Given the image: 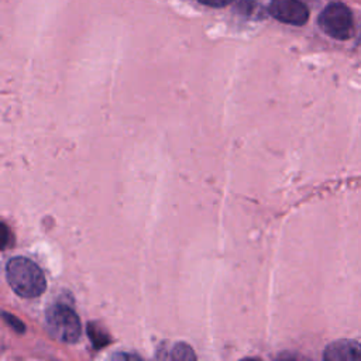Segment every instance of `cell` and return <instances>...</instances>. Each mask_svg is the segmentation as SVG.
I'll return each mask as SVG.
<instances>
[{
  "label": "cell",
  "instance_id": "cell-1",
  "mask_svg": "<svg viewBox=\"0 0 361 361\" xmlns=\"http://www.w3.org/2000/svg\"><path fill=\"white\" fill-rule=\"evenodd\" d=\"M6 278L14 293L25 299L39 296L47 288L41 268L24 257H14L7 262Z\"/></svg>",
  "mask_w": 361,
  "mask_h": 361
},
{
  "label": "cell",
  "instance_id": "cell-2",
  "mask_svg": "<svg viewBox=\"0 0 361 361\" xmlns=\"http://www.w3.org/2000/svg\"><path fill=\"white\" fill-rule=\"evenodd\" d=\"M45 329L48 334L66 344L78 343L80 338V320L68 305L55 303L45 313Z\"/></svg>",
  "mask_w": 361,
  "mask_h": 361
},
{
  "label": "cell",
  "instance_id": "cell-7",
  "mask_svg": "<svg viewBox=\"0 0 361 361\" xmlns=\"http://www.w3.org/2000/svg\"><path fill=\"white\" fill-rule=\"evenodd\" d=\"M3 317H4V320L10 324V327H11L14 331H17V333H23V331L25 330L24 323H23L21 320H18L16 316L8 314L7 312H4V313H3Z\"/></svg>",
  "mask_w": 361,
  "mask_h": 361
},
{
  "label": "cell",
  "instance_id": "cell-8",
  "mask_svg": "<svg viewBox=\"0 0 361 361\" xmlns=\"http://www.w3.org/2000/svg\"><path fill=\"white\" fill-rule=\"evenodd\" d=\"M199 1L206 6H210V7H223V6L233 3L234 0H199Z\"/></svg>",
  "mask_w": 361,
  "mask_h": 361
},
{
  "label": "cell",
  "instance_id": "cell-6",
  "mask_svg": "<svg viewBox=\"0 0 361 361\" xmlns=\"http://www.w3.org/2000/svg\"><path fill=\"white\" fill-rule=\"evenodd\" d=\"M171 358H176V360H193V358H196V355H195L193 350H192L189 345L180 343V344H176V345L172 348Z\"/></svg>",
  "mask_w": 361,
  "mask_h": 361
},
{
  "label": "cell",
  "instance_id": "cell-4",
  "mask_svg": "<svg viewBox=\"0 0 361 361\" xmlns=\"http://www.w3.org/2000/svg\"><path fill=\"white\" fill-rule=\"evenodd\" d=\"M269 13L278 21L292 25H303L309 18L307 7L299 0H272Z\"/></svg>",
  "mask_w": 361,
  "mask_h": 361
},
{
  "label": "cell",
  "instance_id": "cell-3",
  "mask_svg": "<svg viewBox=\"0 0 361 361\" xmlns=\"http://www.w3.org/2000/svg\"><path fill=\"white\" fill-rule=\"evenodd\" d=\"M320 28L336 39H348L353 35V16L343 3H330L319 16Z\"/></svg>",
  "mask_w": 361,
  "mask_h": 361
},
{
  "label": "cell",
  "instance_id": "cell-5",
  "mask_svg": "<svg viewBox=\"0 0 361 361\" xmlns=\"http://www.w3.org/2000/svg\"><path fill=\"white\" fill-rule=\"evenodd\" d=\"M327 361H361V344L353 340H340L329 344L323 354Z\"/></svg>",
  "mask_w": 361,
  "mask_h": 361
}]
</instances>
